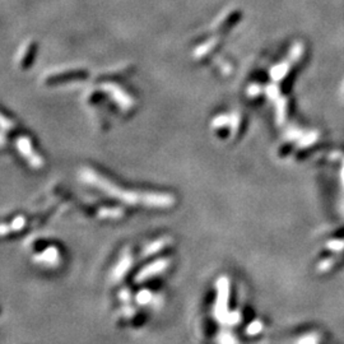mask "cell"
<instances>
[{
  "mask_svg": "<svg viewBox=\"0 0 344 344\" xmlns=\"http://www.w3.org/2000/svg\"><path fill=\"white\" fill-rule=\"evenodd\" d=\"M228 282L226 279H221L219 281V287H218V299H217V305H216V312L217 317L219 320L223 319L226 311L228 312Z\"/></svg>",
  "mask_w": 344,
  "mask_h": 344,
  "instance_id": "6da1fadb",
  "label": "cell"
},
{
  "mask_svg": "<svg viewBox=\"0 0 344 344\" xmlns=\"http://www.w3.org/2000/svg\"><path fill=\"white\" fill-rule=\"evenodd\" d=\"M299 344H316V338H312L310 335H307V337L300 339Z\"/></svg>",
  "mask_w": 344,
  "mask_h": 344,
  "instance_id": "7a4b0ae2",
  "label": "cell"
}]
</instances>
